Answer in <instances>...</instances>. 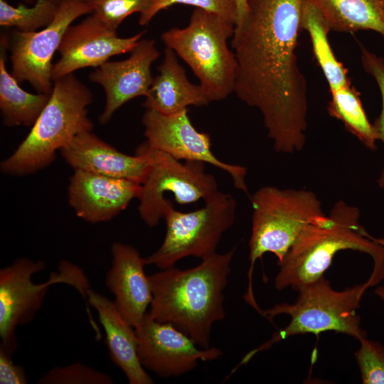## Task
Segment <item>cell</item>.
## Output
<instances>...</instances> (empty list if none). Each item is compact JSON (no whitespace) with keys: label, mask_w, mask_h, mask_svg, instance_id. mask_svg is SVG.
I'll use <instances>...</instances> for the list:
<instances>
[{"label":"cell","mask_w":384,"mask_h":384,"mask_svg":"<svg viewBox=\"0 0 384 384\" xmlns=\"http://www.w3.org/2000/svg\"><path fill=\"white\" fill-rule=\"evenodd\" d=\"M304 0H247L235 23L234 93L262 116L277 152L302 149L307 129V85L297 55Z\"/></svg>","instance_id":"1"},{"label":"cell","mask_w":384,"mask_h":384,"mask_svg":"<svg viewBox=\"0 0 384 384\" xmlns=\"http://www.w3.org/2000/svg\"><path fill=\"white\" fill-rule=\"evenodd\" d=\"M235 252L214 253L197 266L175 267L149 276L152 300L148 316L169 323L190 336L200 347H210L212 326L224 319V289Z\"/></svg>","instance_id":"2"},{"label":"cell","mask_w":384,"mask_h":384,"mask_svg":"<svg viewBox=\"0 0 384 384\" xmlns=\"http://www.w3.org/2000/svg\"><path fill=\"white\" fill-rule=\"evenodd\" d=\"M352 250L369 255L373 261L366 281L373 287L384 279V246L375 242L360 224V210L343 201L336 202L329 215L307 225L283 260L274 278L278 290H298L324 276L335 255Z\"/></svg>","instance_id":"3"},{"label":"cell","mask_w":384,"mask_h":384,"mask_svg":"<svg viewBox=\"0 0 384 384\" xmlns=\"http://www.w3.org/2000/svg\"><path fill=\"white\" fill-rule=\"evenodd\" d=\"M93 95L74 73L53 81L49 100L26 137L0 165L2 173L22 176L51 164L56 152L78 134L92 131L87 107Z\"/></svg>","instance_id":"4"},{"label":"cell","mask_w":384,"mask_h":384,"mask_svg":"<svg viewBox=\"0 0 384 384\" xmlns=\"http://www.w3.org/2000/svg\"><path fill=\"white\" fill-rule=\"evenodd\" d=\"M366 282L342 291L334 289L324 276L318 280L299 288L298 297L294 304L282 303L260 314L271 320L277 315L284 314L290 316L289 324L277 331L270 339L245 354L240 363L229 374H233L240 366L246 364L255 354L271 348L272 345L290 336L333 331L347 334L357 340L366 337L361 327V318L356 312L361 299L368 288Z\"/></svg>","instance_id":"5"},{"label":"cell","mask_w":384,"mask_h":384,"mask_svg":"<svg viewBox=\"0 0 384 384\" xmlns=\"http://www.w3.org/2000/svg\"><path fill=\"white\" fill-rule=\"evenodd\" d=\"M252 229L249 240L250 267L245 301L261 310L252 289L254 265L264 254H274L279 263L309 224L326 215L316 195L310 191L263 186L250 196Z\"/></svg>","instance_id":"6"},{"label":"cell","mask_w":384,"mask_h":384,"mask_svg":"<svg viewBox=\"0 0 384 384\" xmlns=\"http://www.w3.org/2000/svg\"><path fill=\"white\" fill-rule=\"evenodd\" d=\"M235 24L200 9H195L188 24L164 31L161 38L192 70L210 102L221 101L234 92L237 60L228 41Z\"/></svg>","instance_id":"7"},{"label":"cell","mask_w":384,"mask_h":384,"mask_svg":"<svg viewBox=\"0 0 384 384\" xmlns=\"http://www.w3.org/2000/svg\"><path fill=\"white\" fill-rule=\"evenodd\" d=\"M204 201L203 207L186 213L176 210L173 203L169 206L164 239L146 257L147 265L165 270L183 258L203 259L216 252L222 235L235 222L237 203L231 194L219 190Z\"/></svg>","instance_id":"8"},{"label":"cell","mask_w":384,"mask_h":384,"mask_svg":"<svg viewBox=\"0 0 384 384\" xmlns=\"http://www.w3.org/2000/svg\"><path fill=\"white\" fill-rule=\"evenodd\" d=\"M46 268L43 260L18 258L0 270L1 347L12 354L17 347L16 329L27 324L41 308L49 286L65 283L73 286L86 298L89 289L87 278L77 266L60 262V273H55L44 283L35 284L33 276Z\"/></svg>","instance_id":"9"},{"label":"cell","mask_w":384,"mask_h":384,"mask_svg":"<svg viewBox=\"0 0 384 384\" xmlns=\"http://www.w3.org/2000/svg\"><path fill=\"white\" fill-rule=\"evenodd\" d=\"M151 159L150 171L141 184L138 198L140 218L149 227L157 225L164 218L174 196L179 205L204 201L218 191L215 177L206 171V164L197 161L178 160L151 146L146 141L138 146Z\"/></svg>","instance_id":"10"},{"label":"cell","mask_w":384,"mask_h":384,"mask_svg":"<svg viewBox=\"0 0 384 384\" xmlns=\"http://www.w3.org/2000/svg\"><path fill=\"white\" fill-rule=\"evenodd\" d=\"M87 0H60L53 21L40 31H15L9 43L11 74L21 83L28 82L40 93L50 94L53 89L52 59L63 36L78 18L92 14Z\"/></svg>","instance_id":"11"},{"label":"cell","mask_w":384,"mask_h":384,"mask_svg":"<svg viewBox=\"0 0 384 384\" xmlns=\"http://www.w3.org/2000/svg\"><path fill=\"white\" fill-rule=\"evenodd\" d=\"M142 121L146 142L151 146L178 160L211 164L228 173L235 188L248 194L246 168L225 163L215 156L210 135L195 128L188 117V109L172 114L146 109Z\"/></svg>","instance_id":"12"},{"label":"cell","mask_w":384,"mask_h":384,"mask_svg":"<svg viewBox=\"0 0 384 384\" xmlns=\"http://www.w3.org/2000/svg\"><path fill=\"white\" fill-rule=\"evenodd\" d=\"M134 329L141 364L160 377L181 375L194 369L198 361H213L222 355L219 348H201L174 325L155 321L147 314Z\"/></svg>","instance_id":"13"},{"label":"cell","mask_w":384,"mask_h":384,"mask_svg":"<svg viewBox=\"0 0 384 384\" xmlns=\"http://www.w3.org/2000/svg\"><path fill=\"white\" fill-rule=\"evenodd\" d=\"M145 31L122 38L92 14L65 31L53 64L52 79L74 73L85 68H97L114 55L130 53L142 40Z\"/></svg>","instance_id":"14"},{"label":"cell","mask_w":384,"mask_h":384,"mask_svg":"<svg viewBox=\"0 0 384 384\" xmlns=\"http://www.w3.org/2000/svg\"><path fill=\"white\" fill-rule=\"evenodd\" d=\"M160 53L153 39H142L126 59L107 61L92 72L89 79L105 91V104L99 122L107 124L128 101L145 97L151 85V65Z\"/></svg>","instance_id":"15"},{"label":"cell","mask_w":384,"mask_h":384,"mask_svg":"<svg viewBox=\"0 0 384 384\" xmlns=\"http://www.w3.org/2000/svg\"><path fill=\"white\" fill-rule=\"evenodd\" d=\"M142 185L123 178L74 170L68 197L78 217L97 223L112 220L138 198Z\"/></svg>","instance_id":"16"},{"label":"cell","mask_w":384,"mask_h":384,"mask_svg":"<svg viewBox=\"0 0 384 384\" xmlns=\"http://www.w3.org/2000/svg\"><path fill=\"white\" fill-rule=\"evenodd\" d=\"M73 170L123 178L142 184L151 166L150 156L139 146L135 155L119 151L92 131L80 133L60 150Z\"/></svg>","instance_id":"17"},{"label":"cell","mask_w":384,"mask_h":384,"mask_svg":"<svg viewBox=\"0 0 384 384\" xmlns=\"http://www.w3.org/2000/svg\"><path fill=\"white\" fill-rule=\"evenodd\" d=\"M111 254L105 285L114 295L119 314L134 328L146 315L152 300L149 278L144 271L146 260L133 246L118 242L112 243Z\"/></svg>","instance_id":"18"},{"label":"cell","mask_w":384,"mask_h":384,"mask_svg":"<svg viewBox=\"0 0 384 384\" xmlns=\"http://www.w3.org/2000/svg\"><path fill=\"white\" fill-rule=\"evenodd\" d=\"M86 298L96 310L105 330L110 358L123 371L129 383H153L139 358L135 329L122 317L113 302L102 294L89 289Z\"/></svg>","instance_id":"19"},{"label":"cell","mask_w":384,"mask_h":384,"mask_svg":"<svg viewBox=\"0 0 384 384\" xmlns=\"http://www.w3.org/2000/svg\"><path fill=\"white\" fill-rule=\"evenodd\" d=\"M158 71L145 96L143 105L146 109L172 114L191 105L205 106L210 103L202 87L188 80L177 55L168 47L164 49Z\"/></svg>","instance_id":"20"},{"label":"cell","mask_w":384,"mask_h":384,"mask_svg":"<svg viewBox=\"0 0 384 384\" xmlns=\"http://www.w3.org/2000/svg\"><path fill=\"white\" fill-rule=\"evenodd\" d=\"M9 39L0 40V110L6 127H32L47 105L50 94H33L22 89L6 68Z\"/></svg>","instance_id":"21"},{"label":"cell","mask_w":384,"mask_h":384,"mask_svg":"<svg viewBox=\"0 0 384 384\" xmlns=\"http://www.w3.org/2000/svg\"><path fill=\"white\" fill-rule=\"evenodd\" d=\"M322 15L331 30L353 33L370 30L384 38L382 0H305Z\"/></svg>","instance_id":"22"},{"label":"cell","mask_w":384,"mask_h":384,"mask_svg":"<svg viewBox=\"0 0 384 384\" xmlns=\"http://www.w3.org/2000/svg\"><path fill=\"white\" fill-rule=\"evenodd\" d=\"M302 29L309 33L314 56L329 84V90L351 85L348 71L337 60L330 46L328 33L331 31L321 13L304 0L302 14Z\"/></svg>","instance_id":"23"},{"label":"cell","mask_w":384,"mask_h":384,"mask_svg":"<svg viewBox=\"0 0 384 384\" xmlns=\"http://www.w3.org/2000/svg\"><path fill=\"white\" fill-rule=\"evenodd\" d=\"M329 114L341 121L346 129L367 148L375 150L378 134L362 105L359 92L351 85L330 90Z\"/></svg>","instance_id":"24"},{"label":"cell","mask_w":384,"mask_h":384,"mask_svg":"<svg viewBox=\"0 0 384 384\" xmlns=\"http://www.w3.org/2000/svg\"><path fill=\"white\" fill-rule=\"evenodd\" d=\"M60 0H36L31 6H12L0 0V26L14 27L21 32L36 31L48 26L54 18Z\"/></svg>","instance_id":"25"},{"label":"cell","mask_w":384,"mask_h":384,"mask_svg":"<svg viewBox=\"0 0 384 384\" xmlns=\"http://www.w3.org/2000/svg\"><path fill=\"white\" fill-rule=\"evenodd\" d=\"M176 4L189 5L203 9L234 24L238 18L235 0H154L151 6L140 14L139 23L141 26L147 25L159 11Z\"/></svg>","instance_id":"26"},{"label":"cell","mask_w":384,"mask_h":384,"mask_svg":"<svg viewBox=\"0 0 384 384\" xmlns=\"http://www.w3.org/2000/svg\"><path fill=\"white\" fill-rule=\"evenodd\" d=\"M40 384H111L109 375L80 363L54 367L42 375Z\"/></svg>","instance_id":"27"},{"label":"cell","mask_w":384,"mask_h":384,"mask_svg":"<svg viewBox=\"0 0 384 384\" xmlns=\"http://www.w3.org/2000/svg\"><path fill=\"white\" fill-rule=\"evenodd\" d=\"M92 12L110 28L116 30L129 16L144 13L154 0H87Z\"/></svg>","instance_id":"28"},{"label":"cell","mask_w":384,"mask_h":384,"mask_svg":"<svg viewBox=\"0 0 384 384\" xmlns=\"http://www.w3.org/2000/svg\"><path fill=\"white\" fill-rule=\"evenodd\" d=\"M355 358L363 384H384V346L367 339L359 340Z\"/></svg>","instance_id":"29"},{"label":"cell","mask_w":384,"mask_h":384,"mask_svg":"<svg viewBox=\"0 0 384 384\" xmlns=\"http://www.w3.org/2000/svg\"><path fill=\"white\" fill-rule=\"evenodd\" d=\"M361 62L365 70L375 80L381 93V112L373 124L378 134V140L384 144V59L361 46ZM378 184L384 188V169L378 179Z\"/></svg>","instance_id":"30"},{"label":"cell","mask_w":384,"mask_h":384,"mask_svg":"<svg viewBox=\"0 0 384 384\" xmlns=\"http://www.w3.org/2000/svg\"><path fill=\"white\" fill-rule=\"evenodd\" d=\"M12 355L0 346V383L26 384L28 379L24 368L15 364Z\"/></svg>","instance_id":"31"},{"label":"cell","mask_w":384,"mask_h":384,"mask_svg":"<svg viewBox=\"0 0 384 384\" xmlns=\"http://www.w3.org/2000/svg\"><path fill=\"white\" fill-rule=\"evenodd\" d=\"M238 9V18L236 22L244 15L246 7L247 0H235Z\"/></svg>","instance_id":"32"},{"label":"cell","mask_w":384,"mask_h":384,"mask_svg":"<svg viewBox=\"0 0 384 384\" xmlns=\"http://www.w3.org/2000/svg\"><path fill=\"white\" fill-rule=\"evenodd\" d=\"M375 293L384 301V286L378 287L375 290Z\"/></svg>","instance_id":"33"},{"label":"cell","mask_w":384,"mask_h":384,"mask_svg":"<svg viewBox=\"0 0 384 384\" xmlns=\"http://www.w3.org/2000/svg\"><path fill=\"white\" fill-rule=\"evenodd\" d=\"M373 240L377 243L384 246V239L383 238H375L372 237Z\"/></svg>","instance_id":"34"},{"label":"cell","mask_w":384,"mask_h":384,"mask_svg":"<svg viewBox=\"0 0 384 384\" xmlns=\"http://www.w3.org/2000/svg\"><path fill=\"white\" fill-rule=\"evenodd\" d=\"M21 1L26 3V4H33L36 1V0H21Z\"/></svg>","instance_id":"35"},{"label":"cell","mask_w":384,"mask_h":384,"mask_svg":"<svg viewBox=\"0 0 384 384\" xmlns=\"http://www.w3.org/2000/svg\"><path fill=\"white\" fill-rule=\"evenodd\" d=\"M382 4H383V10H384V0H382Z\"/></svg>","instance_id":"36"},{"label":"cell","mask_w":384,"mask_h":384,"mask_svg":"<svg viewBox=\"0 0 384 384\" xmlns=\"http://www.w3.org/2000/svg\"></svg>","instance_id":"37"}]
</instances>
